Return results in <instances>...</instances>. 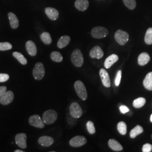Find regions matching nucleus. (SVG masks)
I'll return each mask as SVG.
<instances>
[{
	"label": "nucleus",
	"mask_w": 152,
	"mask_h": 152,
	"mask_svg": "<svg viewBox=\"0 0 152 152\" xmlns=\"http://www.w3.org/2000/svg\"><path fill=\"white\" fill-rule=\"evenodd\" d=\"M45 75V70L42 63H37L34 66L33 70V75L37 80H41L44 78Z\"/></svg>",
	"instance_id": "nucleus-6"
},
{
	"label": "nucleus",
	"mask_w": 152,
	"mask_h": 152,
	"mask_svg": "<svg viewBox=\"0 0 152 152\" xmlns=\"http://www.w3.org/2000/svg\"><path fill=\"white\" fill-rule=\"evenodd\" d=\"M74 86L76 94H77L78 97L83 101L86 100L87 98V92L86 87L85 86L83 83L78 80L75 83Z\"/></svg>",
	"instance_id": "nucleus-2"
},
{
	"label": "nucleus",
	"mask_w": 152,
	"mask_h": 152,
	"mask_svg": "<svg viewBox=\"0 0 152 152\" xmlns=\"http://www.w3.org/2000/svg\"><path fill=\"white\" fill-rule=\"evenodd\" d=\"M51 59L53 61L57 63H60L63 61V56L60 54L59 52L58 51H53L51 53L50 55Z\"/></svg>",
	"instance_id": "nucleus-27"
},
{
	"label": "nucleus",
	"mask_w": 152,
	"mask_h": 152,
	"mask_svg": "<svg viewBox=\"0 0 152 152\" xmlns=\"http://www.w3.org/2000/svg\"><path fill=\"white\" fill-rule=\"evenodd\" d=\"M145 103H146V100L145 98H137L133 102V106L135 108H140L145 105Z\"/></svg>",
	"instance_id": "nucleus-25"
},
{
	"label": "nucleus",
	"mask_w": 152,
	"mask_h": 152,
	"mask_svg": "<svg viewBox=\"0 0 152 152\" xmlns=\"http://www.w3.org/2000/svg\"><path fill=\"white\" fill-rule=\"evenodd\" d=\"M108 30L103 27H94L91 32V34L93 38H103L107 36L108 34Z\"/></svg>",
	"instance_id": "nucleus-4"
},
{
	"label": "nucleus",
	"mask_w": 152,
	"mask_h": 152,
	"mask_svg": "<svg viewBox=\"0 0 152 152\" xmlns=\"http://www.w3.org/2000/svg\"><path fill=\"white\" fill-rule=\"evenodd\" d=\"M12 55L23 65H26L27 64V59L21 53H20L19 52H14Z\"/></svg>",
	"instance_id": "nucleus-26"
},
{
	"label": "nucleus",
	"mask_w": 152,
	"mask_h": 152,
	"mask_svg": "<svg viewBox=\"0 0 152 152\" xmlns=\"http://www.w3.org/2000/svg\"><path fill=\"white\" fill-rule=\"evenodd\" d=\"M142 151L143 152H151L152 151V145L147 143L144 144L142 147Z\"/></svg>",
	"instance_id": "nucleus-35"
},
{
	"label": "nucleus",
	"mask_w": 152,
	"mask_h": 152,
	"mask_svg": "<svg viewBox=\"0 0 152 152\" xmlns=\"http://www.w3.org/2000/svg\"><path fill=\"white\" fill-rule=\"evenodd\" d=\"M69 111L71 115L75 118H79L82 115L81 107L76 102L71 104L69 108Z\"/></svg>",
	"instance_id": "nucleus-7"
},
{
	"label": "nucleus",
	"mask_w": 152,
	"mask_h": 152,
	"mask_svg": "<svg viewBox=\"0 0 152 152\" xmlns=\"http://www.w3.org/2000/svg\"><path fill=\"white\" fill-rule=\"evenodd\" d=\"M150 120H151V122H152V114H151V118H150Z\"/></svg>",
	"instance_id": "nucleus-40"
},
{
	"label": "nucleus",
	"mask_w": 152,
	"mask_h": 152,
	"mask_svg": "<svg viewBox=\"0 0 152 152\" xmlns=\"http://www.w3.org/2000/svg\"><path fill=\"white\" fill-rule=\"evenodd\" d=\"M120 110L121 113L125 114V113L129 112V110H130V109H129V108L128 107H127L126 106L122 105L121 106H120Z\"/></svg>",
	"instance_id": "nucleus-37"
},
{
	"label": "nucleus",
	"mask_w": 152,
	"mask_h": 152,
	"mask_svg": "<svg viewBox=\"0 0 152 152\" xmlns=\"http://www.w3.org/2000/svg\"><path fill=\"white\" fill-rule=\"evenodd\" d=\"M54 139L50 136H41L38 139V143L43 147H50L54 143Z\"/></svg>",
	"instance_id": "nucleus-14"
},
{
	"label": "nucleus",
	"mask_w": 152,
	"mask_h": 152,
	"mask_svg": "<svg viewBox=\"0 0 152 152\" xmlns=\"http://www.w3.org/2000/svg\"><path fill=\"white\" fill-rule=\"evenodd\" d=\"M12 48L11 44L9 42H0V51H6L11 50Z\"/></svg>",
	"instance_id": "nucleus-33"
},
{
	"label": "nucleus",
	"mask_w": 152,
	"mask_h": 152,
	"mask_svg": "<svg viewBox=\"0 0 152 152\" xmlns=\"http://www.w3.org/2000/svg\"><path fill=\"white\" fill-rule=\"evenodd\" d=\"M108 145L110 149L115 152H119L123 150L122 146L114 139H110L109 140Z\"/></svg>",
	"instance_id": "nucleus-21"
},
{
	"label": "nucleus",
	"mask_w": 152,
	"mask_h": 152,
	"mask_svg": "<svg viewBox=\"0 0 152 152\" xmlns=\"http://www.w3.org/2000/svg\"><path fill=\"white\" fill-rule=\"evenodd\" d=\"M87 142L86 139L83 136H76L69 141L70 145L73 147H80L84 145Z\"/></svg>",
	"instance_id": "nucleus-9"
},
{
	"label": "nucleus",
	"mask_w": 152,
	"mask_h": 152,
	"mask_svg": "<svg viewBox=\"0 0 152 152\" xmlns=\"http://www.w3.org/2000/svg\"><path fill=\"white\" fill-rule=\"evenodd\" d=\"M41 39L44 44L50 45L52 42V38L51 35L48 32L42 33L41 35Z\"/></svg>",
	"instance_id": "nucleus-28"
},
{
	"label": "nucleus",
	"mask_w": 152,
	"mask_h": 152,
	"mask_svg": "<svg viewBox=\"0 0 152 152\" xmlns=\"http://www.w3.org/2000/svg\"><path fill=\"white\" fill-rule=\"evenodd\" d=\"M151 60L149 55L147 53H142L138 57V64L141 66L146 65Z\"/></svg>",
	"instance_id": "nucleus-19"
},
{
	"label": "nucleus",
	"mask_w": 152,
	"mask_h": 152,
	"mask_svg": "<svg viewBox=\"0 0 152 152\" xmlns=\"http://www.w3.org/2000/svg\"><path fill=\"white\" fill-rule=\"evenodd\" d=\"M125 5L130 10H134L136 6V0H122Z\"/></svg>",
	"instance_id": "nucleus-31"
},
{
	"label": "nucleus",
	"mask_w": 152,
	"mask_h": 152,
	"mask_svg": "<svg viewBox=\"0 0 152 152\" xmlns=\"http://www.w3.org/2000/svg\"><path fill=\"white\" fill-rule=\"evenodd\" d=\"M29 124L35 127L43 129L45 127L44 121L37 114H34L31 116L29 118Z\"/></svg>",
	"instance_id": "nucleus-8"
},
{
	"label": "nucleus",
	"mask_w": 152,
	"mask_h": 152,
	"mask_svg": "<svg viewBox=\"0 0 152 152\" xmlns=\"http://www.w3.org/2000/svg\"><path fill=\"white\" fill-rule=\"evenodd\" d=\"M86 127H87V131L90 134H94L95 133L96 130L94 123L92 121H88L86 124Z\"/></svg>",
	"instance_id": "nucleus-32"
},
{
	"label": "nucleus",
	"mask_w": 152,
	"mask_h": 152,
	"mask_svg": "<svg viewBox=\"0 0 152 152\" xmlns=\"http://www.w3.org/2000/svg\"><path fill=\"white\" fill-rule=\"evenodd\" d=\"M71 61L73 64L77 67H81L83 65L84 60L81 51L79 49L75 50L71 55Z\"/></svg>",
	"instance_id": "nucleus-3"
},
{
	"label": "nucleus",
	"mask_w": 152,
	"mask_h": 152,
	"mask_svg": "<svg viewBox=\"0 0 152 152\" xmlns=\"http://www.w3.org/2000/svg\"><path fill=\"white\" fill-rule=\"evenodd\" d=\"M27 135L26 134H18L15 136V142L16 144L22 149L27 148Z\"/></svg>",
	"instance_id": "nucleus-11"
},
{
	"label": "nucleus",
	"mask_w": 152,
	"mask_h": 152,
	"mask_svg": "<svg viewBox=\"0 0 152 152\" xmlns=\"http://www.w3.org/2000/svg\"><path fill=\"white\" fill-rule=\"evenodd\" d=\"M117 130L121 135H125L127 133V125L126 123L121 121L117 124Z\"/></svg>",
	"instance_id": "nucleus-29"
},
{
	"label": "nucleus",
	"mask_w": 152,
	"mask_h": 152,
	"mask_svg": "<svg viewBox=\"0 0 152 152\" xmlns=\"http://www.w3.org/2000/svg\"><path fill=\"white\" fill-rule=\"evenodd\" d=\"M114 38L115 41L120 44V45H125L129 39V35L128 33L122 30L119 29L114 34Z\"/></svg>",
	"instance_id": "nucleus-5"
},
{
	"label": "nucleus",
	"mask_w": 152,
	"mask_h": 152,
	"mask_svg": "<svg viewBox=\"0 0 152 152\" xmlns=\"http://www.w3.org/2000/svg\"><path fill=\"white\" fill-rule=\"evenodd\" d=\"M7 88L6 86H0V98L4 95V94L6 91Z\"/></svg>",
	"instance_id": "nucleus-38"
},
{
	"label": "nucleus",
	"mask_w": 152,
	"mask_h": 152,
	"mask_svg": "<svg viewBox=\"0 0 152 152\" xmlns=\"http://www.w3.org/2000/svg\"><path fill=\"white\" fill-rule=\"evenodd\" d=\"M118 56L116 54H112L108 56L104 61V66L105 68L109 69L118 60Z\"/></svg>",
	"instance_id": "nucleus-16"
},
{
	"label": "nucleus",
	"mask_w": 152,
	"mask_h": 152,
	"mask_svg": "<svg viewBox=\"0 0 152 152\" xmlns=\"http://www.w3.org/2000/svg\"><path fill=\"white\" fill-rule=\"evenodd\" d=\"M144 41L147 45H152V28H149L147 29V32L145 33L144 37Z\"/></svg>",
	"instance_id": "nucleus-30"
},
{
	"label": "nucleus",
	"mask_w": 152,
	"mask_h": 152,
	"mask_svg": "<svg viewBox=\"0 0 152 152\" xmlns=\"http://www.w3.org/2000/svg\"><path fill=\"white\" fill-rule=\"evenodd\" d=\"M45 13L49 19L52 20H56L59 17V11L53 7L46 8Z\"/></svg>",
	"instance_id": "nucleus-15"
},
{
	"label": "nucleus",
	"mask_w": 152,
	"mask_h": 152,
	"mask_svg": "<svg viewBox=\"0 0 152 152\" xmlns=\"http://www.w3.org/2000/svg\"><path fill=\"white\" fill-rule=\"evenodd\" d=\"M15 152H24V151H23L22 150H19V149H17L16 151H14Z\"/></svg>",
	"instance_id": "nucleus-39"
},
{
	"label": "nucleus",
	"mask_w": 152,
	"mask_h": 152,
	"mask_svg": "<svg viewBox=\"0 0 152 152\" xmlns=\"http://www.w3.org/2000/svg\"><path fill=\"white\" fill-rule=\"evenodd\" d=\"M71 41V38L68 36H63L60 37L58 42V47L59 49H63L68 45Z\"/></svg>",
	"instance_id": "nucleus-23"
},
{
	"label": "nucleus",
	"mask_w": 152,
	"mask_h": 152,
	"mask_svg": "<svg viewBox=\"0 0 152 152\" xmlns=\"http://www.w3.org/2000/svg\"><path fill=\"white\" fill-rule=\"evenodd\" d=\"M90 56L93 59H100L103 57V51L100 46H96L91 50L90 52Z\"/></svg>",
	"instance_id": "nucleus-12"
},
{
	"label": "nucleus",
	"mask_w": 152,
	"mask_h": 152,
	"mask_svg": "<svg viewBox=\"0 0 152 152\" xmlns=\"http://www.w3.org/2000/svg\"><path fill=\"white\" fill-rule=\"evenodd\" d=\"M9 75L5 73H0V82L7 81L9 79Z\"/></svg>",
	"instance_id": "nucleus-36"
},
{
	"label": "nucleus",
	"mask_w": 152,
	"mask_h": 152,
	"mask_svg": "<svg viewBox=\"0 0 152 152\" xmlns=\"http://www.w3.org/2000/svg\"><path fill=\"white\" fill-rule=\"evenodd\" d=\"M99 75L104 86L106 87H110L111 83L108 72L105 69L102 68L99 72Z\"/></svg>",
	"instance_id": "nucleus-13"
},
{
	"label": "nucleus",
	"mask_w": 152,
	"mask_h": 152,
	"mask_svg": "<svg viewBox=\"0 0 152 152\" xmlns=\"http://www.w3.org/2000/svg\"><path fill=\"white\" fill-rule=\"evenodd\" d=\"M26 48L28 53L31 56H34L37 54V48L35 44L32 41H28L26 44Z\"/></svg>",
	"instance_id": "nucleus-18"
},
{
	"label": "nucleus",
	"mask_w": 152,
	"mask_h": 152,
	"mask_svg": "<svg viewBox=\"0 0 152 152\" xmlns=\"http://www.w3.org/2000/svg\"><path fill=\"white\" fill-rule=\"evenodd\" d=\"M143 85L144 87L149 91L152 90V72H149L145 76L144 81Z\"/></svg>",
	"instance_id": "nucleus-20"
},
{
	"label": "nucleus",
	"mask_w": 152,
	"mask_h": 152,
	"mask_svg": "<svg viewBox=\"0 0 152 152\" xmlns=\"http://www.w3.org/2000/svg\"><path fill=\"white\" fill-rule=\"evenodd\" d=\"M14 98V93L11 91H6L0 98V103L2 105H8L13 101Z\"/></svg>",
	"instance_id": "nucleus-10"
},
{
	"label": "nucleus",
	"mask_w": 152,
	"mask_h": 152,
	"mask_svg": "<svg viewBox=\"0 0 152 152\" xmlns=\"http://www.w3.org/2000/svg\"><path fill=\"white\" fill-rule=\"evenodd\" d=\"M121 77H122V71L119 70L117 73V75L115 77V81H114L115 85L117 87L120 85L121 80Z\"/></svg>",
	"instance_id": "nucleus-34"
},
{
	"label": "nucleus",
	"mask_w": 152,
	"mask_h": 152,
	"mask_svg": "<svg viewBox=\"0 0 152 152\" xmlns=\"http://www.w3.org/2000/svg\"><path fill=\"white\" fill-rule=\"evenodd\" d=\"M75 5L79 11H84L88 9L89 2L88 0H76Z\"/></svg>",
	"instance_id": "nucleus-17"
},
{
	"label": "nucleus",
	"mask_w": 152,
	"mask_h": 152,
	"mask_svg": "<svg viewBox=\"0 0 152 152\" xmlns=\"http://www.w3.org/2000/svg\"><path fill=\"white\" fill-rule=\"evenodd\" d=\"M8 17L10 20L11 28L16 29L19 27V20L16 15L12 12H9Z\"/></svg>",
	"instance_id": "nucleus-22"
},
{
	"label": "nucleus",
	"mask_w": 152,
	"mask_h": 152,
	"mask_svg": "<svg viewBox=\"0 0 152 152\" xmlns=\"http://www.w3.org/2000/svg\"><path fill=\"white\" fill-rule=\"evenodd\" d=\"M58 118V114L54 110L50 109L45 111L42 115V120L44 124L46 125L53 124Z\"/></svg>",
	"instance_id": "nucleus-1"
},
{
	"label": "nucleus",
	"mask_w": 152,
	"mask_h": 152,
	"mask_svg": "<svg viewBox=\"0 0 152 152\" xmlns=\"http://www.w3.org/2000/svg\"><path fill=\"white\" fill-rule=\"evenodd\" d=\"M142 132H143L142 127L140 125H137L130 131V135L131 138L132 139L135 138L137 135L142 133Z\"/></svg>",
	"instance_id": "nucleus-24"
}]
</instances>
